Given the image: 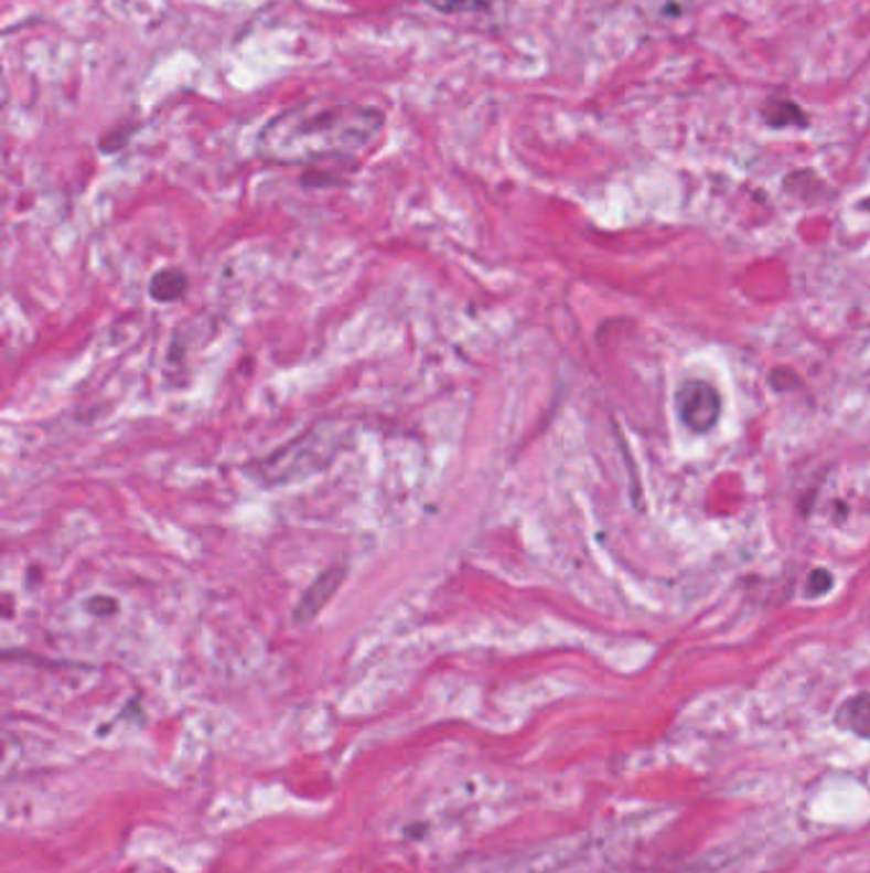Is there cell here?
<instances>
[{
	"label": "cell",
	"mask_w": 870,
	"mask_h": 873,
	"mask_svg": "<svg viewBox=\"0 0 870 873\" xmlns=\"http://www.w3.org/2000/svg\"><path fill=\"white\" fill-rule=\"evenodd\" d=\"M151 297L157 301H176L184 297L186 291V274L179 272V268H161V272L153 274L151 279Z\"/></svg>",
	"instance_id": "6"
},
{
	"label": "cell",
	"mask_w": 870,
	"mask_h": 873,
	"mask_svg": "<svg viewBox=\"0 0 870 873\" xmlns=\"http://www.w3.org/2000/svg\"><path fill=\"white\" fill-rule=\"evenodd\" d=\"M677 409L681 422H685V427L697 432V435H702V432H710L715 424H718L722 402L718 391H715L710 383L687 381L685 386L679 388Z\"/></svg>",
	"instance_id": "3"
},
{
	"label": "cell",
	"mask_w": 870,
	"mask_h": 873,
	"mask_svg": "<svg viewBox=\"0 0 870 873\" xmlns=\"http://www.w3.org/2000/svg\"><path fill=\"white\" fill-rule=\"evenodd\" d=\"M93 616H112L118 610V600L110 595H93L85 606Z\"/></svg>",
	"instance_id": "8"
},
{
	"label": "cell",
	"mask_w": 870,
	"mask_h": 873,
	"mask_svg": "<svg viewBox=\"0 0 870 873\" xmlns=\"http://www.w3.org/2000/svg\"><path fill=\"white\" fill-rule=\"evenodd\" d=\"M345 575H347L345 565H332L324 569V573L316 575V581L307 587L302 600H299V606L294 610V621L297 624L312 621V618L320 614L332 598H335V593L340 590V585H343Z\"/></svg>",
	"instance_id": "4"
},
{
	"label": "cell",
	"mask_w": 870,
	"mask_h": 873,
	"mask_svg": "<svg viewBox=\"0 0 870 873\" xmlns=\"http://www.w3.org/2000/svg\"><path fill=\"white\" fill-rule=\"evenodd\" d=\"M837 725L858 738H870V692H860L845 700L837 710Z\"/></svg>",
	"instance_id": "5"
},
{
	"label": "cell",
	"mask_w": 870,
	"mask_h": 873,
	"mask_svg": "<svg viewBox=\"0 0 870 873\" xmlns=\"http://www.w3.org/2000/svg\"><path fill=\"white\" fill-rule=\"evenodd\" d=\"M384 113L350 100H307L279 113L258 134V153L273 164L347 161L368 149Z\"/></svg>",
	"instance_id": "1"
},
{
	"label": "cell",
	"mask_w": 870,
	"mask_h": 873,
	"mask_svg": "<svg viewBox=\"0 0 870 873\" xmlns=\"http://www.w3.org/2000/svg\"><path fill=\"white\" fill-rule=\"evenodd\" d=\"M429 6H434L442 13H473L491 6V0H429Z\"/></svg>",
	"instance_id": "7"
},
{
	"label": "cell",
	"mask_w": 870,
	"mask_h": 873,
	"mask_svg": "<svg viewBox=\"0 0 870 873\" xmlns=\"http://www.w3.org/2000/svg\"><path fill=\"white\" fill-rule=\"evenodd\" d=\"M829 587H833V575L825 573V569H815L809 577V585H807V595L809 598H817V595L827 593Z\"/></svg>",
	"instance_id": "9"
},
{
	"label": "cell",
	"mask_w": 870,
	"mask_h": 873,
	"mask_svg": "<svg viewBox=\"0 0 870 873\" xmlns=\"http://www.w3.org/2000/svg\"><path fill=\"white\" fill-rule=\"evenodd\" d=\"M347 443V429L337 422H320L312 429L283 445L281 450L266 455L248 468L250 478L266 488L291 486L322 472L335 460Z\"/></svg>",
	"instance_id": "2"
}]
</instances>
